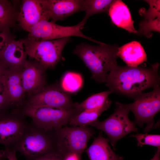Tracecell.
I'll return each instance as SVG.
<instances>
[{
    "label": "cell",
    "instance_id": "3",
    "mask_svg": "<svg viewBox=\"0 0 160 160\" xmlns=\"http://www.w3.org/2000/svg\"><path fill=\"white\" fill-rule=\"evenodd\" d=\"M118 48L116 45L103 42L98 45L82 43L77 45L73 52L89 69L91 79L104 83L110 71L117 65Z\"/></svg>",
    "mask_w": 160,
    "mask_h": 160
},
{
    "label": "cell",
    "instance_id": "1",
    "mask_svg": "<svg viewBox=\"0 0 160 160\" xmlns=\"http://www.w3.org/2000/svg\"><path fill=\"white\" fill-rule=\"evenodd\" d=\"M159 67L157 63L149 68L117 65L110 71L105 83L112 93L135 99L144 90L159 85Z\"/></svg>",
    "mask_w": 160,
    "mask_h": 160
},
{
    "label": "cell",
    "instance_id": "35",
    "mask_svg": "<svg viewBox=\"0 0 160 160\" xmlns=\"http://www.w3.org/2000/svg\"><path fill=\"white\" fill-rule=\"evenodd\" d=\"M5 159H6L2 156L0 152V160H5Z\"/></svg>",
    "mask_w": 160,
    "mask_h": 160
},
{
    "label": "cell",
    "instance_id": "23",
    "mask_svg": "<svg viewBox=\"0 0 160 160\" xmlns=\"http://www.w3.org/2000/svg\"><path fill=\"white\" fill-rule=\"evenodd\" d=\"M108 108L105 107L94 110L83 111L73 117L68 124L74 127L87 126L97 120L102 113Z\"/></svg>",
    "mask_w": 160,
    "mask_h": 160
},
{
    "label": "cell",
    "instance_id": "9",
    "mask_svg": "<svg viewBox=\"0 0 160 160\" xmlns=\"http://www.w3.org/2000/svg\"><path fill=\"white\" fill-rule=\"evenodd\" d=\"M56 133L59 149L67 154L76 153L81 158L95 132L86 126L62 127Z\"/></svg>",
    "mask_w": 160,
    "mask_h": 160
},
{
    "label": "cell",
    "instance_id": "36",
    "mask_svg": "<svg viewBox=\"0 0 160 160\" xmlns=\"http://www.w3.org/2000/svg\"></svg>",
    "mask_w": 160,
    "mask_h": 160
},
{
    "label": "cell",
    "instance_id": "31",
    "mask_svg": "<svg viewBox=\"0 0 160 160\" xmlns=\"http://www.w3.org/2000/svg\"><path fill=\"white\" fill-rule=\"evenodd\" d=\"M0 151L2 156L8 160H17L16 156V151L15 149L5 148L4 150Z\"/></svg>",
    "mask_w": 160,
    "mask_h": 160
},
{
    "label": "cell",
    "instance_id": "2",
    "mask_svg": "<svg viewBox=\"0 0 160 160\" xmlns=\"http://www.w3.org/2000/svg\"><path fill=\"white\" fill-rule=\"evenodd\" d=\"M10 148L19 152L26 160H34L45 154L60 151L56 130H45L32 121L27 122Z\"/></svg>",
    "mask_w": 160,
    "mask_h": 160
},
{
    "label": "cell",
    "instance_id": "34",
    "mask_svg": "<svg viewBox=\"0 0 160 160\" xmlns=\"http://www.w3.org/2000/svg\"><path fill=\"white\" fill-rule=\"evenodd\" d=\"M4 70L0 65V73H4Z\"/></svg>",
    "mask_w": 160,
    "mask_h": 160
},
{
    "label": "cell",
    "instance_id": "15",
    "mask_svg": "<svg viewBox=\"0 0 160 160\" xmlns=\"http://www.w3.org/2000/svg\"><path fill=\"white\" fill-rule=\"evenodd\" d=\"M27 55L22 39L11 40L0 57V65L4 70L21 69Z\"/></svg>",
    "mask_w": 160,
    "mask_h": 160
},
{
    "label": "cell",
    "instance_id": "10",
    "mask_svg": "<svg viewBox=\"0 0 160 160\" xmlns=\"http://www.w3.org/2000/svg\"><path fill=\"white\" fill-rule=\"evenodd\" d=\"M25 103L35 107H49L64 110L75 107L70 95L60 85H47L40 91L27 97Z\"/></svg>",
    "mask_w": 160,
    "mask_h": 160
},
{
    "label": "cell",
    "instance_id": "32",
    "mask_svg": "<svg viewBox=\"0 0 160 160\" xmlns=\"http://www.w3.org/2000/svg\"><path fill=\"white\" fill-rule=\"evenodd\" d=\"M80 159L76 153H71L67 154L63 160H80Z\"/></svg>",
    "mask_w": 160,
    "mask_h": 160
},
{
    "label": "cell",
    "instance_id": "4",
    "mask_svg": "<svg viewBox=\"0 0 160 160\" xmlns=\"http://www.w3.org/2000/svg\"><path fill=\"white\" fill-rule=\"evenodd\" d=\"M75 105L73 108L66 110L33 106L24 103L14 110L25 117L30 118L34 123L45 130H57L68 124L73 117L82 111Z\"/></svg>",
    "mask_w": 160,
    "mask_h": 160
},
{
    "label": "cell",
    "instance_id": "22",
    "mask_svg": "<svg viewBox=\"0 0 160 160\" xmlns=\"http://www.w3.org/2000/svg\"><path fill=\"white\" fill-rule=\"evenodd\" d=\"M113 0H82L81 11L85 13L81 20L86 23L92 15L101 13H108L109 7Z\"/></svg>",
    "mask_w": 160,
    "mask_h": 160
},
{
    "label": "cell",
    "instance_id": "14",
    "mask_svg": "<svg viewBox=\"0 0 160 160\" xmlns=\"http://www.w3.org/2000/svg\"><path fill=\"white\" fill-rule=\"evenodd\" d=\"M49 19L54 23L81 11L82 0H41Z\"/></svg>",
    "mask_w": 160,
    "mask_h": 160
},
{
    "label": "cell",
    "instance_id": "24",
    "mask_svg": "<svg viewBox=\"0 0 160 160\" xmlns=\"http://www.w3.org/2000/svg\"><path fill=\"white\" fill-rule=\"evenodd\" d=\"M82 83L80 76L72 72H68L63 77L60 85L62 88L67 92H73L78 91Z\"/></svg>",
    "mask_w": 160,
    "mask_h": 160
},
{
    "label": "cell",
    "instance_id": "30",
    "mask_svg": "<svg viewBox=\"0 0 160 160\" xmlns=\"http://www.w3.org/2000/svg\"><path fill=\"white\" fill-rule=\"evenodd\" d=\"M12 39L9 31L0 33V57L7 44Z\"/></svg>",
    "mask_w": 160,
    "mask_h": 160
},
{
    "label": "cell",
    "instance_id": "7",
    "mask_svg": "<svg viewBox=\"0 0 160 160\" xmlns=\"http://www.w3.org/2000/svg\"><path fill=\"white\" fill-rule=\"evenodd\" d=\"M147 93H142L134 99L131 103L126 104L129 110L134 114L135 124L142 127L144 124L147 125L145 132L149 131L154 124V118L160 111V89L159 85Z\"/></svg>",
    "mask_w": 160,
    "mask_h": 160
},
{
    "label": "cell",
    "instance_id": "28",
    "mask_svg": "<svg viewBox=\"0 0 160 160\" xmlns=\"http://www.w3.org/2000/svg\"><path fill=\"white\" fill-rule=\"evenodd\" d=\"M135 138L138 146L142 147L144 145H149L160 148V135L137 134L130 136Z\"/></svg>",
    "mask_w": 160,
    "mask_h": 160
},
{
    "label": "cell",
    "instance_id": "20",
    "mask_svg": "<svg viewBox=\"0 0 160 160\" xmlns=\"http://www.w3.org/2000/svg\"><path fill=\"white\" fill-rule=\"evenodd\" d=\"M18 14L10 1L0 0V33L9 31L17 21Z\"/></svg>",
    "mask_w": 160,
    "mask_h": 160
},
{
    "label": "cell",
    "instance_id": "11",
    "mask_svg": "<svg viewBox=\"0 0 160 160\" xmlns=\"http://www.w3.org/2000/svg\"><path fill=\"white\" fill-rule=\"evenodd\" d=\"M25 117L13 109L0 114V144L12 147L27 122Z\"/></svg>",
    "mask_w": 160,
    "mask_h": 160
},
{
    "label": "cell",
    "instance_id": "18",
    "mask_svg": "<svg viewBox=\"0 0 160 160\" xmlns=\"http://www.w3.org/2000/svg\"><path fill=\"white\" fill-rule=\"evenodd\" d=\"M118 56L131 67H136L147 61L145 51L140 43L132 41L118 48Z\"/></svg>",
    "mask_w": 160,
    "mask_h": 160
},
{
    "label": "cell",
    "instance_id": "16",
    "mask_svg": "<svg viewBox=\"0 0 160 160\" xmlns=\"http://www.w3.org/2000/svg\"><path fill=\"white\" fill-rule=\"evenodd\" d=\"M21 69L5 70V77L11 105V109L20 107L24 103L26 97L22 81Z\"/></svg>",
    "mask_w": 160,
    "mask_h": 160
},
{
    "label": "cell",
    "instance_id": "33",
    "mask_svg": "<svg viewBox=\"0 0 160 160\" xmlns=\"http://www.w3.org/2000/svg\"><path fill=\"white\" fill-rule=\"evenodd\" d=\"M160 148H158L153 157L150 160H160Z\"/></svg>",
    "mask_w": 160,
    "mask_h": 160
},
{
    "label": "cell",
    "instance_id": "13",
    "mask_svg": "<svg viewBox=\"0 0 160 160\" xmlns=\"http://www.w3.org/2000/svg\"><path fill=\"white\" fill-rule=\"evenodd\" d=\"M49 20L41 0L22 1L17 21L23 30L29 32L31 28L39 22Z\"/></svg>",
    "mask_w": 160,
    "mask_h": 160
},
{
    "label": "cell",
    "instance_id": "6",
    "mask_svg": "<svg viewBox=\"0 0 160 160\" xmlns=\"http://www.w3.org/2000/svg\"><path fill=\"white\" fill-rule=\"evenodd\" d=\"M115 104L114 112L109 117L102 121L97 119L88 125L104 132L114 149L118 140L129 133L138 130L135 122L128 117L129 111L126 104L118 102Z\"/></svg>",
    "mask_w": 160,
    "mask_h": 160
},
{
    "label": "cell",
    "instance_id": "27",
    "mask_svg": "<svg viewBox=\"0 0 160 160\" xmlns=\"http://www.w3.org/2000/svg\"><path fill=\"white\" fill-rule=\"evenodd\" d=\"M145 1L149 4V8L147 10L144 8L140 9L139 11L140 15L143 17L146 20L160 18V1L147 0Z\"/></svg>",
    "mask_w": 160,
    "mask_h": 160
},
{
    "label": "cell",
    "instance_id": "29",
    "mask_svg": "<svg viewBox=\"0 0 160 160\" xmlns=\"http://www.w3.org/2000/svg\"><path fill=\"white\" fill-rule=\"evenodd\" d=\"M67 154L63 151H59L45 154L34 160H63Z\"/></svg>",
    "mask_w": 160,
    "mask_h": 160
},
{
    "label": "cell",
    "instance_id": "12",
    "mask_svg": "<svg viewBox=\"0 0 160 160\" xmlns=\"http://www.w3.org/2000/svg\"><path fill=\"white\" fill-rule=\"evenodd\" d=\"M46 70L34 61L26 60L21 70V76L28 97L37 93L47 85Z\"/></svg>",
    "mask_w": 160,
    "mask_h": 160
},
{
    "label": "cell",
    "instance_id": "21",
    "mask_svg": "<svg viewBox=\"0 0 160 160\" xmlns=\"http://www.w3.org/2000/svg\"><path fill=\"white\" fill-rule=\"evenodd\" d=\"M112 93L110 90L93 95L82 102L75 103L76 106L82 111L97 109L103 107L109 108L111 101L108 98L109 95Z\"/></svg>",
    "mask_w": 160,
    "mask_h": 160
},
{
    "label": "cell",
    "instance_id": "26",
    "mask_svg": "<svg viewBox=\"0 0 160 160\" xmlns=\"http://www.w3.org/2000/svg\"><path fill=\"white\" fill-rule=\"evenodd\" d=\"M139 34H142L148 38L153 35L152 32H160V18L154 20L142 21L139 24Z\"/></svg>",
    "mask_w": 160,
    "mask_h": 160
},
{
    "label": "cell",
    "instance_id": "17",
    "mask_svg": "<svg viewBox=\"0 0 160 160\" xmlns=\"http://www.w3.org/2000/svg\"><path fill=\"white\" fill-rule=\"evenodd\" d=\"M108 13L112 22L116 26L129 33L139 34L134 27V21L129 8L121 0H113Z\"/></svg>",
    "mask_w": 160,
    "mask_h": 160
},
{
    "label": "cell",
    "instance_id": "25",
    "mask_svg": "<svg viewBox=\"0 0 160 160\" xmlns=\"http://www.w3.org/2000/svg\"><path fill=\"white\" fill-rule=\"evenodd\" d=\"M11 108V105L5 76L0 73V114L6 113Z\"/></svg>",
    "mask_w": 160,
    "mask_h": 160
},
{
    "label": "cell",
    "instance_id": "8",
    "mask_svg": "<svg viewBox=\"0 0 160 160\" xmlns=\"http://www.w3.org/2000/svg\"><path fill=\"white\" fill-rule=\"evenodd\" d=\"M85 23L81 21L74 25L63 26L52 21L42 20L31 28L28 38L37 40H47L76 36L99 44L100 42L89 37L82 33L81 30L84 28Z\"/></svg>",
    "mask_w": 160,
    "mask_h": 160
},
{
    "label": "cell",
    "instance_id": "5",
    "mask_svg": "<svg viewBox=\"0 0 160 160\" xmlns=\"http://www.w3.org/2000/svg\"><path fill=\"white\" fill-rule=\"evenodd\" d=\"M71 40L70 37L47 40L22 39L27 56L47 69L55 67L61 58L64 47Z\"/></svg>",
    "mask_w": 160,
    "mask_h": 160
},
{
    "label": "cell",
    "instance_id": "19",
    "mask_svg": "<svg viewBox=\"0 0 160 160\" xmlns=\"http://www.w3.org/2000/svg\"><path fill=\"white\" fill-rule=\"evenodd\" d=\"M109 139L101 134L95 138L86 150L90 160H123L122 157L116 154L111 149Z\"/></svg>",
    "mask_w": 160,
    "mask_h": 160
}]
</instances>
